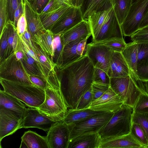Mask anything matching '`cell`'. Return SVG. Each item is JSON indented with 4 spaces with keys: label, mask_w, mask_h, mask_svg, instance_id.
Wrapping results in <instances>:
<instances>
[{
    "label": "cell",
    "mask_w": 148,
    "mask_h": 148,
    "mask_svg": "<svg viewBox=\"0 0 148 148\" xmlns=\"http://www.w3.org/2000/svg\"><path fill=\"white\" fill-rule=\"evenodd\" d=\"M8 33L7 27L5 26L0 35V62L4 60V56L8 45Z\"/></svg>",
    "instance_id": "obj_44"
},
{
    "label": "cell",
    "mask_w": 148,
    "mask_h": 148,
    "mask_svg": "<svg viewBox=\"0 0 148 148\" xmlns=\"http://www.w3.org/2000/svg\"><path fill=\"white\" fill-rule=\"evenodd\" d=\"M25 14L27 23V29L31 39L34 41L46 30L41 22L39 14L27 0L23 1Z\"/></svg>",
    "instance_id": "obj_16"
},
{
    "label": "cell",
    "mask_w": 148,
    "mask_h": 148,
    "mask_svg": "<svg viewBox=\"0 0 148 148\" xmlns=\"http://www.w3.org/2000/svg\"><path fill=\"white\" fill-rule=\"evenodd\" d=\"M5 26L8 31V45L4 60L15 52L19 38L16 27L13 22L8 20Z\"/></svg>",
    "instance_id": "obj_30"
},
{
    "label": "cell",
    "mask_w": 148,
    "mask_h": 148,
    "mask_svg": "<svg viewBox=\"0 0 148 148\" xmlns=\"http://www.w3.org/2000/svg\"><path fill=\"white\" fill-rule=\"evenodd\" d=\"M8 20L7 0H0V34H1Z\"/></svg>",
    "instance_id": "obj_41"
},
{
    "label": "cell",
    "mask_w": 148,
    "mask_h": 148,
    "mask_svg": "<svg viewBox=\"0 0 148 148\" xmlns=\"http://www.w3.org/2000/svg\"><path fill=\"white\" fill-rule=\"evenodd\" d=\"M73 126L67 125L62 121L56 122L46 136L49 148H68Z\"/></svg>",
    "instance_id": "obj_9"
},
{
    "label": "cell",
    "mask_w": 148,
    "mask_h": 148,
    "mask_svg": "<svg viewBox=\"0 0 148 148\" xmlns=\"http://www.w3.org/2000/svg\"><path fill=\"white\" fill-rule=\"evenodd\" d=\"M106 112L97 111L89 108L80 110L69 109L62 121L67 125H73L92 116Z\"/></svg>",
    "instance_id": "obj_23"
},
{
    "label": "cell",
    "mask_w": 148,
    "mask_h": 148,
    "mask_svg": "<svg viewBox=\"0 0 148 148\" xmlns=\"http://www.w3.org/2000/svg\"><path fill=\"white\" fill-rule=\"evenodd\" d=\"M56 122L37 108L29 107L26 108L23 114L21 127L36 128L48 131Z\"/></svg>",
    "instance_id": "obj_10"
},
{
    "label": "cell",
    "mask_w": 148,
    "mask_h": 148,
    "mask_svg": "<svg viewBox=\"0 0 148 148\" xmlns=\"http://www.w3.org/2000/svg\"><path fill=\"white\" fill-rule=\"evenodd\" d=\"M23 35L30 47L35 53L42 68L44 76L49 83V77L56 73V64L40 45L31 39L27 28Z\"/></svg>",
    "instance_id": "obj_15"
},
{
    "label": "cell",
    "mask_w": 148,
    "mask_h": 148,
    "mask_svg": "<svg viewBox=\"0 0 148 148\" xmlns=\"http://www.w3.org/2000/svg\"><path fill=\"white\" fill-rule=\"evenodd\" d=\"M148 11V0H138L132 3L121 25L123 35L131 36L138 31Z\"/></svg>",
    "instance_id": "obj_7"
},
{
    "label": "cell",
    "mask_w": 148,
    "mask_h": 148,
    "mask_svg": "<svg viewBox=\"0 0 148 148\" xmlns=\"http://www.w3.org/2000/svg\"><path fill=\"white\" fill-rule=\"evenodd\" d=\"M83 0H66V3L69 5L77 8L82 6Z\"/></svg>",
    "instance_id": "obj_54"
},
{
    "label": "cell",
    "mask_w": 148,
    "mask_h": 148,
    "mask_svg": "<svg viewBox=\"0 0 148 148\" xmlns=\"http://www.w3.org/2000/svg\"><path fill=\"white\" fill-rule=\"evenodd\" d=\"M114 113L112 112H104L92 116L75 124L71 131L70 140L81 135L98 132L108 123Z\"/></svg>",
    "instance_id": "obj_8"
},
{
    "label": "cell",
    "mask_w": 148,
    "mask_h": 148,
    "mask_svg": "<svg viewBox=\"0 0 148 148\" xmlns=\"http://www.w3.org/2000/svg\"><path fill=\"white\" fill-rule=\"evenodd\" d=\"M136 71L139 80L142 82L148 81V58L137 63Z\"/></svg>",
    "instance_id": "obj_39"
},
{
    "label": "cell",
    "mask_w": 148,
    "mask_h": 148,
    "mask_svg": "<svg viewBox=\"0 0 148 148\" xmlns=\"http://www.w3.org/2000/svg\"><path fill=\"white\" fill-rule=\"evenodd\" d=\"M17 46L23 52V57L21 60L27 73L29 75L38 76L45 78L39 64L34 58L21 45L19 39Z\"/></svg>",
    "instance_id": "obj_26"
},
{
    "label": "cell",
    "mask_w": 148,
    "mask_h": 148,
    "mask_svg": "<svg viewBox=\"0 0 148 148\" xmlns=\"http://www.w3.org/2000/svg\"><path fill=\"white\" fill-rule=\"evenodd\" d=\"M141 82L143 88L145 92L148 94V81Z\"/></svg>",
    "instance_id": "obj_57"
},
{
    "label": "cell",
    "mask_w": 148,
    "mask_h": 148,
    "mask_svg": "<svg viewBox=\"0 0 148 148\" xmlns=\"http://www.w3.org/2000/svg\"><path fill=\"white\" fill-rule=\"evenodd\" d=\"M20 148H27L26 144L22 141H21V144L20 147Z\"/></svg>",
    "instance_id": "obj_59"
},
{
    "label": "cell",
    "mask_w": 148,
    "mask_h": 148,
    "mask_svg": "<svg viewBox=\"0 0 148 148\" xmlns=\"http://www.w3.org/2000/svg\"><path fill=\"white\" fill-rule=\"evenodd\" d=\"M114 51L103 45L90 43L88 44L86 55L95 67L101 69L107 73Z\"/></svg>",
    "instance_id": "obj_12"
},
{
    "label": "cell",
    "mask_w": 148,
    "mask_h": 148,
    "mask_svg": "<svg viewBox=\"0 0 148 148\" xmlns=\"http://www.w3.org/2000/svg\"><path fill=\"white\" fill-rule=\"evenodd\" d=\"M49 0H36V11L39 14L42 10Z\"/></svg>",
    "instance_id": "obj_53"
},
{
    "label": "cell",
    "mask_w": 148,
    "mask_h": 148,
    "mask_svg": "<svg viewBox=\"0 0 148 148\" xmlns=\"http://www.w3.org/2000/svg\"><path fill=\"white\" fill-rule=\"evenodd\" d=\"M93 95L91 88L81 98L77 104V110H80L88 108L93 101Z\"/></svg>",
    "instance_id": "obj_42"
},
{
    "label": "cell",
    "mask_w": 148,
    "mask_h": 148,
    "mask_svg": "<svg viewBox=\"0 0 148 148\" xmlns=\"http://www.w3.org/2000/svg\"><path fill=\"white\" fill-rule=\"evenodd\" d=\"M94 68L86 54L62 68L55 67L60 90L69 109H76L81 97L91 88Z\"/></svg>",
    "instance_id": "obj_1"
},
{
    "label": "cell",
    "mask_w": 148,
    "mask_h": 148,
    "mask_svg": "<svg viewBox=\"0 0 148 148\" xmlns=\"http://www.w3.org/2000/svg\"><path fill=\"white\" fill-rule=\"evenodd\" d=\"M121 53L128 66L131 74L136 80H139L136 71L138 53L137 42L132 41L127 44Z\"/></svg>",
    "instance_id": "obj_24"
},
{
    "label": "cell",
    "mask_w": 148,
    "mask_h": 148,
    "mask_svg": "<svg viewBox=\"0 0 148 148\" xmlns=\"http://www.w3.org/2000/svg\"><path fill=\"white\" fill-rule=\"evenodd\" d=\"M83 20L81 8L71 6L61 16L50 31L53 35L61 34L71 29Z\"/></svg>",
    "instance_id": "obj_14"
},
{
    "label": "cell",
    "mask_w": 148,
    "mask_h": 148,
    "mask_svg": "<svg viewBox=\"0 0 148 148\" xmlns=\"http://www.w3.org/2000/svg\"><path fill=\"white\" fill-rule=\"evenodd\" d=\"M117 38L123 39V34L112 6L99 33L92 42Z\"/></svg>",
    "instance_id": "obj_11"
},
{
    "label": "cell",
    "mask_w": 148,
    "mask_h": 148,
    "mask_svg": "<svg viewBox=\"0 0 148 148\" xmlns=\"http://www.w3.org/2000/svg\"><path fill=\"white\" fill-rule=\"evenodd\" d=\"M25 12L24 3L23 0L21 2L18 7L15 11L14 16V23L16 27L17 25L20 18Z\"/></svg>",
    "instance_id": "obj_52"
},
{
    "label": "cell",
    "mask_w": 148,
    "mask_h": 148,
    "mask_svg": "<svg viewBox=\"0 0 148 148\" xmlns=\"http://www.w3.org/2000/svg\"><path fill=\"white\" fill-rule=\"evenodd\" d=\"M147 148H148V146H147Z\"/></svg>",
    "instance_id": "obj_62"
},
{
    "label": "cell",
    "mask_w": 148,
    "mask_h": 148,
    "mask_svg": "<svg viewBox=\"0 0 148 148\" xmlns=\"http://www.w3.org/2000/svg\"><path fill=\"white\" fill-rule=\"evenodd\" d=\"M132 123L139 125L144 132L148 140V113L133 112Z\"/></svg>",
    "instance_id": "obj_37"
},
{
    "label": "cell",
    "mask_w": 148,
    "mask_h": 148,
    "mask_svg": "<svg viewBox=\"0 0 148 148\" xmlns=\"http://www.w3.org/2000/svg\"><path fill=\"white\" fill-rule=\"evenodd\" d=\"M92 0H83L81 9L83 15Z\"/></svg>",
    "instance_id": "obj_55"
},
{
    "label": "cell",
    "mask_w": 148,
    "mask_h": 148,
    "mask_svg": "<svg viewBox=\"0 0 148 148\" xmlns=\"http://www.w3.org/2000/svg\"><path fill=\"white\" fill-rule=\"evenodd\" d=\"M112 6V0H92L83 15L84 19L87 20L89 15L94 11L106 10Z\"/></svg>",
    "instance_id": "obj_34"
},
{
    "label": "cell",
    "mask_w": 148,
    "mask_h": 148,
    "mask_svg": "<svg viewBox=\"0 0 148 148\" xmlns=\"http://www.w3.org/2000/svg\"><path fill=\"white\" fill-rule=\"evenodd\" d=\"M28 75L31 82L36 86L44 90L48 87L51 88L47 81L44 77L35 75Z\"/></svg>",
    "instance_id": "obj_45"
},
{
    "label": "cell",
    "mask_w": 148,
    "mask_h": 148,
    "mask_svg": "<svg viewBox=\"0 0 148 148\" xmlns=\"http://www.w3.org/2000/svg\"><path fill=\"white\" fill-rule=\"evenodd\" d=\"M88 38L87 37L82 39L79 43L77 46V53L81 57L86 54L88 48L87 41Z\"/></svg>",
    "instance_id": "obj_51"
},
{
    "label": "cell",
    "mask_w": 148,
    "mask_h": 148,
    "mask_svg": "<svg viewBox=\"0 0 148 148\" xmlns=\"http://www.w3.org/2000/svg\"><path fill=\"white\" fill-rule=\"evenodd\" d=\"M57 0L58 1H60V2H64V3H66V0Z\"/></svg>",
    "instance_id": "obj_60"
},
{
    "label": "cell",
    "mask_w": 148,
    "mask_h": 148,
    "mask_svg": "<svg viewBox=\"0 0 148 148\" xmlns=\"http://www.w3.org/2000/svg\"><path fill=\"white\" fill-rule=\"evenodd\" d=\"M93 82L110 85V77L103 70L95 67Z\"/></svg>",
    "instance_id": "obj_43"
},
{
    "label": "cell",
    "mask_w": 148,
    "mask_h": 148,
    "mask_svg": "<svg viewBox=\"0 0 148 148\" xmlns=\"http://www.w3.org/2000/svg\"><path fill=\"white\" fill-rule=\"evenodd\" d=\"M53 38V34L50 30H48L39 35L33 41L40 45L49 56L52 60L53 57L52 48Z\"/></svg>",
    "instance_id": "obj_32"
},
{
    "label": "cell",
    "mask_w": 148,
    "mask_h": 148,
    "mask_svg": "<svg viewBox=\"0 0 148 148\" xmlns=\"http://www.w3.org/2000/svg\"><path fill=\"white\" fill-rule=\"evenodd\" d=\"M22 0H7L8 20L14 22L15 11Z\"/></svg>",
    "instance_id": "obj_48"
},
{
    "label": "cell",
    "mask_w": 148,
    "mask_h": 148,
    "mask_svg": "<svg viewBox=\"0 0 148 148\" xmlns=\"http://www.w3.org/2000/svg\"><path fill=\"white\" fill-rule=\"evenodd\" d=\"M21 139L28 148H49L46 136H41L33 131L25 132Z\"/></svg>",
    "instance_id": "obj_28"
},
{
    "label": "cell",
    "mask_w": 148,
    "mask_h": 148,
    "mask_svg": "<svg viewBox=\"0 0 148 148\" xmlns=\"http://www.w3.org/2000/svg\"><path fill=\"white\" fill-rule=\"evenodd\" d=\"M45 91V100L36 108L55 121L63 120L68 108L60 89L48 87Z\"/></svg>",
    "instance_id": "obj_5"
},
{
    "label": "cell",
    "mask_w": 148,
    "mask_h": 148,
    "mask_svg": "<svg viewBox=\"0 0 148 148\" xmlns=\"http://www.w3.org/2000/svg\"><path fill=\"white\" fill-rule=\"evenodd\" d=\"M101 138L98 132L81 135L71 140L68 148H99Z\"/></svg>",
    "instance_id": "obj_21"
},
{
    "label": "cell",
    "mask_w": 148,
    "mask_h": 148,
    "mask_svg": "<svg viewBox=\"0 0 148 148\" xmlns=\"http://www.w3.org/2000/svg\"><path fill=\"white\" fill-rule=\"evenodd\" d=\"M133 110L134 112L148 113V94L145 91L139 96Z\"/></svg>",
    "instance_id": "obj_38"
},
{
    "label": "cell",
    "mask_w": 148,
    "mask_h": 148,
    "mask_svg": "<svg viewBox=\"0 0 148 148\" xmlns=\"http://www.w3.org/2000/svg\"><path fill=\"white\" fill-rule=\"evenodd\" d=\"M25 0H23V1ZM33 8L36 11V0H27Z\"/></svg>",
    "instance_id": "obj_58"
},
{
    "label": "cell",
    "mask_w": 148,
    "mask_h": 148,
    "mask_svg": "<svg viewBox=\"0 0 148 148\" xmlns=\"http://www.w3.org/2000/svg\"><path fill=\"white\" fill-rule=\"evenodd\" d=\"M138 43L137 63L148 58V41L137 42Z\"/></svg>",
    "instance_id": "obj_49"
},
{
    "label": "cell",
    "mask_w": 148,
    "mask_h": 148,
    "mask_svg": "<svg viewBox=\"0 0 148 148\" xmlns=\"http://www.w3.org/2000/svg\"><path fill=\"white\" fill-rule=\"evenodd\" d=\"M110 86L124 104L133 108L144 91L140 81L136 80L132 74L124 77H110Z\"/></svg>",
    "instance_id": "obj_4"
},
{
    "label": "cell",
    "mask_w": 148,
    "mask_h": 148,
    "mask_svg": "<svg viewBox=\"0 0 148 148\" xmlns=\"http://www.w3.org/2000/svg\"><path fill=\"white\" fill-rule=\"evenodd\" d=\"M66 4H67L66 3L57 0H49L43 9L39 14L40 15L52 12Z\"/></svg>",
    "instance_id": "obj_47"
},
{
    "label": "cell",
    "mask_w": 148,
    "mask_h": 148,
    "mask_svg": "<svg viewBox=\"0 0 148 148\" xmlns=\"http://www.w3.org/2000/svg\"><path fill=\"white\" fill-rule=\"evenodd\" d=\"M148 25V11L142 20L139 27V29Z\"/></svg>",
    "instance_id": "obj_56"
},
{
    "label": "cell",
    "mask_w": 148,
    "mask_h": 148,
    "mask_svg": "<svg viewBox=\"0 0 148 148\" xmlns=\"http://www.w3.org/2000/svg\"><path fill=\"white\" fill-rule=\"evenodd\" d=\"M91 35L88 21L84 20L69 30L61 34L64 45L73 40Z\"/></svg>",
    "instance_id": "obj_22"
},
{
    "label": "cell",
    "mask_w": 148,
    "mask_h": 148,
    "mask_svg": "<svg viewBox=\"0 0 148 148\" xmlns=\"http://www.w3.org/2000/svg\"><path fill=\"white\" fill-rule=\"evenodd\" d=\"M0 78L34 85L31 82L21 61L17 59L15 52L0 62Z\"/></svg>",
    "instance_id": "obj_6"
},
{
    "label": "cell",
    "mask_w": 148,
    "mask_h": 148,
    "mask_svg": "<svg viewBox=\"0 0 148 148\" xmlns=\"http://www.w3.org/2000/svg\"><path fill=\"white\" fill-rule=\"evenodd\" d=\"M71 6L66 4L52 12L39 15L45 29L47 30H50L61 16Z\"/></svg>",
    "instance_id": "obj_29"
},
{
    "label": "cell",
    "mask_w": 148,
    "mask_h": 148,
    "mask_svg": "<svg viewBox=\"0 0 148 148\" xmlns=\"http://www.w3.org/2000/svg\"><path fill=\"white\" fill-rule=\"evenodd\" d=\"M130 133L143 148H147L148 140L144 132L139 125L132 123Z\"/></svg>",
    "instance_id": "obj_36"
},
{
    "label": "cell",
    "mask_w": 148,
    "mask_h": 148,
    "mask_svg": "<svg viewBox=\"0 0 148 148\" xmlns=\"http://www.w3.org/2000/svg\"><path fill=\"white\" fill-rule=\"evenodd\" d=\"M3 90L29 107L37 108L44 101V90L34 85L13 82L0 78Z\"/></svg>",
    "instance_id": "obj_2"
},
{
    "label": "cell",
    "mask_w": 148,
    "mask_h": 148,
    "mask_svg": "<svg viewBox=\"0 0 148 148\" xmlns=\"http://www.w3.org/2000/svg\"><path fill=\"white\" fill-rule=\"evenodd\" d=\"M143 147L130 133L123 136L101 138L99 148H141Z\"/></svg>",
    "instance_id": "obj_17"
},
{
    "label": "cell",
    "mask_w": 148,
    "mask_h": 148,
    "mask_svg": "<svg viewBox=\"0 0 148 148\" xmlns=\"http://www.w3.org/2000/svg\"><path fill=\"white\" fill-rule=\"evenodd\" d=\"M27 27V23L24 12L19 19L17 25L16 29L19 36L24 34Z\"/></svg>",
    "instance_id": "obj_50"
},
{
    "label": "cell",
    "mask_w": 148,
    "mask_h": 148,
    "mask_svg": "<svg viewBox=\"0 0 148 148\" xmlns=\"http://www.w3.org/2000/svg\"><path fill=\"white\" fill-rule=\"evenodd\" d=\"M132 4V0H112V5L121 25L123 22Z\"/></svg>",
    "instance_id": "obj_33"
},
{
    "label": "cell",
    "mask_w": 148,
    "mask_h": 148,
    "mask_svg": "<svg viewBox=\"0 0 148 148\" xmlns=\"http://www.w3.org/2000/svg\"><path fill=\"white\" fill-rule=\"evenodd\" d=\"M131 38L132 41H148V25L139 29Z\"/></svg>",
    "instance_id": "obj_46"
},
{
    "label": "cell",
    "mask_w": 148,
    "mask_h": 148,
    "mask_svg": "<svg viewBox=\"0 0 148 148\" xmlns=\"http://www.w3.org/2000/svg\"><path fill=\"white\" fill-rule=\"evenodd\" d=\"M133 108L124 104L98 132L101 138L121 136L130 133Z\"/></svg>",
    "instance_id": "obj_3"
},
{
    "label": "cell",
    "mask_w": 148,
    "mask_h": 148,
    "mask_svg": "<svg viewBox=\"0 0 148 148\" xmlns=\"http://www.w3.org/2000/svg\"><path fill=\"white\" fill-rule=\"evenodd\" d=\"M93 45H101L106 46L114 51L121 52L126 46L124 39L114 38L97 42H91Z\"/></svg>",
    "instance_id": "obj_35"
},
{
    "label": "cell",
    "mask_w": 148,
    "mask_h": 148,
    "mask_svg": "<svg viewBox=\"0 0 148 148\" xmlns=\"http://www.w3.org/2000/svg\"><path fill=\"white\" fill-rule=\"evenodd\" d=\"M22 120L6 111L0 109V143L4 138L21 128Z\"/></svg>",
    "instance_id": "obj_19"
},
{
    "label": "cell",
    "mask_w": 148,
    "mask_h": 148,
    "mask_svg": "<svg viewBox=\"0 0 148 148\" xmlns=\"http://www.w3.org/2000/svg\"><path fill=\"white\" fill-rule=\"evenodd\" d=\"M86 38H81L73 40L64 45L62 55V64L60 68L59 69L67 65L82 57L77 53V46L81 40Z\"/></svg>",
    "instance_id": "obj_27"
},
{
    "label": "cell",
    "mask_w": 148,
    "mask_h": 148,
    "mask_svg": "<svg viewBox=\"0 0 148 148\" xmlns=\"http://www.w3.org/2000/svg\"><path fill=\"white\" fill-rule=\"evenodd\" d=\"M124 104L123 100L110 87L101 97L92 101L87 108L95 111L114 113Z\"/></svg>",
    "instance_id": "obj_13"
},
{
    "label": "cell",
    "mask_w": 148,
    "mask_h": 148,
    "mask_svg": "<svg viewBox=\"0 0 148 148\" xmlns=\"http://www.w3.org/2000/svg\"><path fill=\"white\" fill-rule=\"evenodd\" d=\"M107 73L110 77H124L131 74L121 52L114 51Z\"/></svg>",
    "instance_id": "obj_20"
},
{
    "label": "cell",
    "mask_w": 148,
    "mask_h": 148,
    "mask_svg": "<svg viewBox=\"0 0 148 148\" xmlns=\"http://www.w3.org/2000/svg\"><path fill=\"white\" fill-rule=\"evenodd\" d=\"M138 0H132V4L136 1Z\"/></svg>",
    "instance_id": "obj_61"
},
{
    "label": "cell",
    "mask_w": 148,
    "mask_h": 148,
    "mask_svg": "<svg viewBox=\"0 0 148 148\" xmlns=\"http://www.w3.org/2000/svg\"><path fill=\"white\" fill-rule=\"evenodd\" d=\"M26 108L25 105L19 100L0 90V109L6 111L22 120Z\"/></svg>",
    "instance_id": "obj_18"
},
{
    "label": "cell",
    "mask_w": 148,
    "mask_h": 148,
    "mask_svg": "<svg viewBox=\"0 0 148 148\" xmlns=\"http://www.w3.org/2000/svg\"><path fill=\"white\" fill-rule=\"evenodd\" d=\"M64 46L61 34L53 35L52 43L53 52L52 61L56 64V67L57 69L60 68L62 64V55Z\"/></svg>",
    "instance_id": "obj_31"
},
{
    "label": "cell",
    "mask_w": 148,
    "mask_h": 148,
    "mask_svg": "<svg viewBox=\"0 0 148 148\" xmlns=\"http://www.w3.org/2000/svg\"><path fill=\"white\" fill-rule=\"evenodd\" d=\"M112 6L106 10L99 12L94 11L88 16L87 21L91 32L92 39L98 34Z\"/></svg>",
    "instance_id": "obj_25"
},
{
    "label": "cell",
    "mask_w": 148,
    "mask_h": 148,
    "mask_svg": "<svg viewBox=\"0 0 148 148\" xmlns=\"http://www.w3.org/2000/svg\"><path fill=\"white\" fill-rule=\"evenodd\" d=\"M110 85L93 82L91 86L93 101L99 98L108 89Z\"/></svg>",
    "instance_id": "obj_40"
}]
</instances>
